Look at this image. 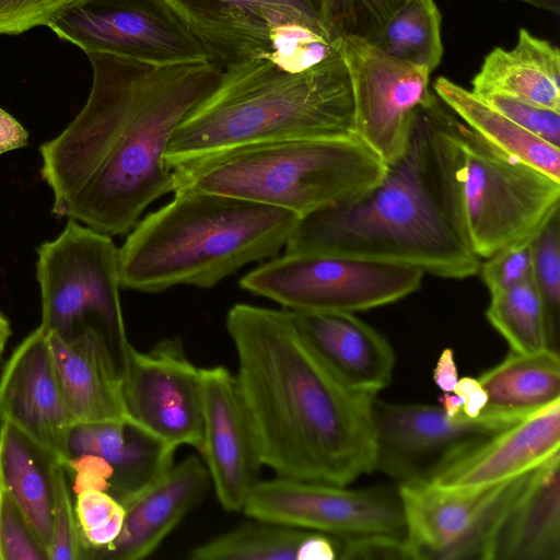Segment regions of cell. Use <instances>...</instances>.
<instances>
[{
	"label": "cell",
	"mask_w": 560,
	"mask_h": 560,
	"mask_svg": "<svg viewBox=\"0 0 560 560\" xmlns=\"http://www.w3.org/2000/svg\"><path fill=\"white\" fill-rule=\"evenodd\" d=\"M533 471L467 490L441 489L420 478L400 481L407 559L491 560L499 529Z\"/></svg>",
	"instance_id": "obj_10"
},
{
	"label": "cell",
	"mask_w": 560,
	"mask_h": 560,
	"mask_svg": "<svg viewBox=\"0 0 560 560\" xmlns=\"http://www.w3.org/2000/svg\"><path fill=\"white\" fill-rule=\"evenodd\" d=\"M479 97L532 135L555 147L560 145V112L505 95Z\"/></svg>",
	"instance_id": "obj_38"
},
{
	"label": "cell",
	"mask_w": 560,
	"mask_h": 560,
	"mask_svg": "<svg viewBox=\"0 0 560 560\" xmlns=\"http://www.w3.org/2000/svg\"><path fill=\"white\" fill-rule=\"evenodd\" d=\"M530 236L500 248L480 264L479 273L490 294L532 277Z\"/></svg>",
	"instance_id": "obj_37"
},
{
	"label": "cell",
	"mask_w": 560,
	"mask_h": 560,
	"mask_svg": "<svg viewBox=\"0 0 560 560\" xmlns=\"http://www.w3.org/2000/svg\"><path fill=\"white\" fill-rule=\"evenodd\" d=\"M458 371L452 349H444L433 369V381L444 392H453L458 382Z\"/></svg>",
	"instance_id": "obj_42"
},
{
	"label": "cell",
	"mask_w": 560,
	"mask_h": 560,
	"mask_svg": "<svg viewBox=\"0 0 560 560\" xmlns=\"http://www.w3.org/2000/svg\"><path fill=\"white\" fill-rule=\"evenodd\" d=\"M174 454L133 423L107 421L73 424L62 462L78 455L101 458L113 471L108 493L122 503L167 470Z\"/></svg>",
	"instance_id": "obj_23"
},
{
	"label": "cell",
	"mask_w": 560,
	"mask_h": 560,
	"mask_svg": "<svg viewBox=\"0 0 560 560\" xmlns=\"http://www.w3.org/2000/svg\"><path fill=\"white\" fill-rule=\"evenodd\" d=\"M559 455L533 471L499 529L491 560H560Z\"/></svg>",
	"instance_id": "obj_24"
},
{
	"label": "cell",
	"mask_w": 560,
	"mask_h": 560,
	"mask_svg": "<svg viewBox=\"0 0 560 560\" xmlns=\"http://www.w3.org/2000/svg\"><path fill=\"white\" fill-rule=\"evenodd\" d=\"M37 256L40 327L66 341L94 327L117 353L127 335L119 298V248L112 236L69 219L55 240L37 248Z\"/></svg>",
	"instance_id": "obj_8"
},
{
	"label": "cell",
	"mask_w": 560,
	"mask_h": 560,
	"mask_svg": "<svg viewBox=\"0 0 560 560\" xmlns=\"http://www.w3.org/2000/svg\"><path fill=\"white\" fill-rule=\"evenodd\" d=\"M28 131L0 107V155L27 145Z\"/></svg>",
	"instance_id": "obj_41"
},
{
	"label": "cell",
	"mask_w": 560,
	"mask_h": 560,
	"mask_svg": "<svg viewBox=\"0 0 560 560\" xmlns=\"http://www.w3.org/2000/svg\"><path fill=\"white\" fill-rule=\"evenodd\" d=\"M48 337L72 425L133 423L125 406L117 353L107 336L88 327L68 341L54 335Z\"/></svg>",
	"instance_id": "obj_21"
},
{
	"label": "cell",
	"mask_w": 560,
	"mask_h": 560,
	"mask_svg": "<svg viewBox=\"0 0 560 560\" xmlns=\"http://www.w3.org/2000/svg\"><path fill=\"white\" fill-rule=\"evenodd\" d=\"M478 380L487 395L480 415L515 423L560 400L559 353L548 349L533 354L510 350Z\"/></svg>",
	"instance_id": "obj_28"
},
{
	"label": "cell",
	"mask_w": 560,
	"mask_h": 560,
	"mask_svg": "<svg viewBox=\"0 0 560 560\" xmlns=\"http://www.w3.org/2000/svg\"><path fill=\"white\" fill-rule=\"evenodd\" d=\"M203 441L199 452L221 506L242 512L262 464L235 375L200 368Z\"/></svg>",
	"instance_id": "obj_18"
},
{
	"label": "cell",
	"mask_w": 560,
	"mask_h": 560,
	"mask_svg": "<svg viewBox=\"0 0 560 560\" xmlns=\"http://www.w3.org/2000/svg\"><path fill=\"white\" fill-rule=\"evenodd\" d=\"M341 52L352 83L354 135L390 164L406 149L415 109L434 94L430 72L355 37L342 39Z\"/></svg>",
	"instance_id": "obj_15"
},
{
	"label": "cell",
	"mask_w": 560,
	"mask_h": 560,
	"mask_svg": "<svg viewBox=\"0 0 560 560\" xmlns=\"http://www.w3.org/2000/svg\"><path fill=\"white\" fill-rule=\"evenodd\" d=\"M211 487L200 456L173 464L160 477L124 501L120 534L109 546L89 551L83 560H141L151 556L197 508Z\"/></svg>",
	"instance_id": "obj_20"
},
{
	"label": "cell",
	"mask_w": 560,
	"mask_h": 560,
	"mask_svg": "<svg viewBox=\"0 0 560 560\" xmlns=\"http://www.w3.org/2000/svg\"><path fill=\"white\" fill-rule=\"evenodd\" d=\"M447 214L478 258L529 237L560 206V182L500 150L436 95L421 105Z\"/></svg>",
	"instance_id": "obj_6"
},
{
	"label": "cell",
	"mask_w": 560,
	"mask_h": 560,
	"mask_svg": "<svg viewBox=\"0 0 560 560\" xmlns=\"http://www.w3.org/2000/svg\"><path fill=\"white\" fill-rule=\"evenodd\" d=\"M0 560H47L24 514L0 485Z\"/></svg>",
	"instance_id": "obj_36"
},
{
	"label": "cell",
	"mask_w": 560,
	"mask_h": 560,
	"mask_svg": "<svg viewBox=\"0 0 560 560\" xmlns=\"http://www.w3.org/2000/svg\"><path fill=\"white\" fill-rule=\"evenodd\" d=\"M85 54L153 66L210 61L200 40L166 0H79L46 25Z\"/></svg>",
	"instance_id": "obj_11"
},
{
	"label": "cell",
	"mask_w": 560,
	"mask_h": 560,
	"mask_svg": "<svg viewBox=\"0 0 560 560\" xmlns=\"http://www.w3.org/2000/svg\"><path fill=\"white\" fill-rule=\"evenodd\" d=\"M225 327L262 466L279 477L339 486L375 470L376 395L345 383L289 310L238 303Z\"/></svg>",
	"instance_id": "obj_2"
},
{
	"label": "cell",
	"mask_w": 560,
	"mask_h": 560,
	"mask_svg": "<svg viewBox=\"0 0 560 560\" xmlns=\"http://www.w3.org/2000/svg\"><path fill=\"white\" fill-rule=\"evenodd\" d=\"M560 450V400L447 453L425 475L431 485L467 490L497 485L540 467Z\"/></svg>",
	"instance_id": "obj_17"
},
{
	"label": "cell",
	"mask_w": 560,
	"mask_h": 560,
	"mask_svg": "<svg viewBox=\"0 0 560 560\" xmlns=\"http://www.w3.org/2000/svg\"><path fill=\"white\" fill-rule=\"evenodd\" d=\"M122 394L130 420L176 452L201 451L203 420L200 368L186 355L179 338H166L148 351L124 340L118 349Z\"/></svg>",
	"instance_id": "obj_13"
},
{
	"label": "cell",
	"mask_w": 560,
	"mask_h": 560,
	"mask_svg": "<svg viewBox=\"0 0 560 560\" xmlns=\"http://www.w3.org/2000/svg\"><path fill=\"white\" fill-rule=\"evenodd\" d=\"M413 266L335 254H285L247 272L240 287L293 312L368 311L421 287Z\"/></svg>",
	"instance_id": "obj_9"
},
{
	"label": "cell",
	"mask_w": 560,
	"mask_h": 560,
	"mask_svg": "<svg viewBox=\"0 0 560 560\" xmlns=\"http://www.w3.org/2000/svg\"><path fill=\"white\" fill-rule=\"evenodd\" d=\"M11 326L8 318L0 312V359L5 349L7 342L11 337Z\"/></svg>",
	"instance_id": "obj_45"
},
{
	"label": "cell",
	"mask_w": 560,
	"mask_h": 560,
	"mask_svg": "<svg viewBox=\"0 0 560 560\" xmlns=\"http://www.w3.org/2000/svg\"><path fill=\"white\" fill-rule=\"evenodd\" d=\"M375 470L400 481L424 478L447 453L463 443L513 423L459 412L450 417L441 406L389 402L375 398Z\"/></svg>",
	"instance_id": "obj_16"
},
{
	"label": "cell",
	"mask_w": 560,
	"mask_h": 560,
	"mask_svg": "<svg viewBox=\"0 0 560 560\" xmlns=\"http://www.w3.org/2000/svg\"><path fill=\"white\" fill-rule=\"evenodd\" d=\"M441 12L433 0H407L372 43L388 56L431 73L443 56Z\"/></svg>",
	"instance_id": "obj_30"
},
{
	"label": "cell",
	"mask_w": 560,
	"mask_h": 560,
	"mask_svg": "<svg viewBox=\"0 0 560 560\" xmlns=\"http://www.w3.org/2000/svg\"><path fill=\"white\" fill-rule=\"evenodd\" d=\"M77 493L74 513L79 526L82 555L109 546L122 528L125 508L113 495L96 489Z\"/></svg>",
	"instance_id": "obj_34"
},
{
	"label": "cell",
	"mask_w": 560,
	"mask_h": 560,
	"mask_svg": "<svg viewBox=\"0 0 560 560\" xmlns=\"http://www.w3.org/2000/svg\"><path fill=\"white\" fill-rule=\"evenodd\" d=\"M553 209L530 236L532 280L540 299L549 349L559 353L560 335V222Z\"/></svg>",
	"instance_id": "obj_32"
},
{
	"label": "cell",
	"mask_w": 560,
	"mask_h": 560,
	"mask_svg": "<svg viewBox=\"0 0 560 560\" xmlns=\"http://www.w3.org/2000/svg\"><path fill=\"white\" fill-rule=\"evenodd\" d=\"M285 254H335L409 265L464 279L481 264L452 223L438 186L421 106L402 154L357 198L299 217Z\"/></svg>",
	"instance_id": "obj_3"
},
{
	"label": "cell",
	"mask_w": 560,
	"mask_h": 560,
	"mask_svg": "<svg viewBox=\"0 0 560 560\" xmlns=\"http://www.w3.org/2000/svg\"><path fill=\"white\" fill-rule=\"evenodd\" d=\"M331 35L373 43L388 19L407 0H322Z\"/></svg>",
	"instance_id": "obj_33"
},
{
	"label": "cell",
	"mask_w": 560,
	"mask_h": 560,
	"mask_svg": "<svg viewBox=\"0 0 560 560\" xmlns=\"http://www.w3.org/2000/svg\"><path fill=\"white\" fill-rule=\"evenodd\" d=\"M290 312L302 334L350 387L376 395L390 384L396 361L393 347L353 313Z\"/></svg>",
	"instance_id": "obj_22"
},
{
	"label": "cell",
	"mask_w": 560,
	"mask_h": 560,
	"mask_svg": "<svg viewBox=\"0 0 560 560\" xmlns=\"http://www.w3.org/2000/svg\"><path fill=\"white\" fill-rule=\"evenodd\" d=\"M453 392L463 398L462 413L471 419L480 416L487 402V395L478 378H459Z\"/></svg>",
	"instance_id": "obj_40"
},
{
	"label": "cell",
	"mask_w": 560,
	"mask_h": 560,
	"mask_svg": "<svg viewBox=\"0 0 560 560\" xmlns=\"http://www.w3.org/2000/svg\"><path fill=\"white\" fill-rule=\"evenodd\" d=\"M223 69L270 58L291 37L311 30L332 42L322 0H166Z\"/></svg>",
	"instance_id": "obj_14"
},
{
	"label": "cell",
	"mask_w": 560,
	"mask_h": 560,
	"mask_svg": "<svg viewBox=\"0 0 560 560\" xmlns=\"http://www.w3.org/2000/svg\"><path fill=\"white\" fill-rule=\"evenodd\" d=\"M343 539L334 535L249 517L196 546L189 560H336Z\"/></svg>",
	"instance_id": "obj_26"
},
{
	"label": "cell",
	"mask_w": 560,
	"mask_h": 560,
	"mask_svg": "<svg viewBox=\"0 0 560 560\" xmlns=\"http://www.w3.org/2000/svg\"><path fill=\"white\" fill-rule=\"evenodd\" d=\"M0 422H7L61 462L72 427L48 334L39 326L12 352L0 375Z\"/></svg>",
	"instance_id": "obj_19"
},
{
	"label": "cell",
	"mask_w": 560,
	"mask_h": 560,
	"mask_svg": "<svg viewBox=\"0 0 560 560\" xmlns=\"http://www.w3.org/2000/svg\"><path fill=\"white\" fill-rule=\"evenodd\" d=\"M93 82L77 117L39 145L52 213L109 236L128 234L142 212L174 191L165 161L179 124L219 88L212 62L153 66L86 54Z\"/></svg>",
	"instance_id": "obj_1"
},
{
	"label": "cell",
	"mask_w": 560,
	"mask_h": 560,
	"mask_svg": "<svg viewBox=\"0 0 560 560\" xmlns=\"http://www.w3.org/2000/svg\"><path fill=\"white\" fill-rule=\"evenodd\" d=\"M528 3L537 9L546 10L558 14L560 12V0H516Z\"/></svg>",
	"instance_id": "obj_44"
},
{
	"label": "cell",
	"mask_w": 560,
	"mask_h": 560,
	"mask_svg": "<svg viewBox=\"0 0 560 560\" xmlns=\"http://www.w3.org/2000/svg\"><path fill=\"white\" fill-rule=\"evenodd\" d=\"M435 95L488 142L560 182V148L526 131L471 90L447 78L433 83Z\"/></svg>",
	"instance_id": "obj_29"
},
{
	"label": "cell",
	"mask_w": 560,
	"mask_h": 560,
	"mask_svg": "<svg viewBox=\"0 0 560 560\" xmlns=\"http://www.w3.org/2000/svg\"><path fill=\"white\" fill-rule=\"evenodd\" d=\"M60 464L54 453L13 425L0 422V485L10 492L46 553L51 540L56 472Z\"/></svg>",
	"instance_id": "obj_27"
},
{
	"label": "cell",
	"mask_w": 560,
	"mask_h": 560,
	"mask_svg": "<svg viewBox=\"0 0 560 560\" xmlns=\"http://www.w3.org/2000/svg\"><path fill=\"white\" fill-rule=\"evenodd\" d=\"M439 404L447 416L454 417L458 415L463 407V398L454 392H444L439 397Z\"/></svg>",
	"instance_id": "obj_43"
},
{
	"label": "cell",
	"mask_w": 560,
	"mask_h": 560,
	"mask_svg": "<svg viewBox=\"0 0 560 560\" xmlns=\"http://www.w3.org/2000/svg\"><path fill=\"white\" fill-rule=\"evenodd\" d=\"M298 219L242 198L177 189L128 233L119 248L120 285L144 293L212 288L250 262L276 257Z\"/></svg>",
	"instance_id": "obj_5"
},
{
	"label": "cell",
	"mask_w": 560,
	"mask_h": 560,
	"mask_svg": "<svg viewBox=\"0 0 560 560\" xmlns=\"http://www.w3.org/2000/svg\"><path fill=\"white\" fill-rule=\"evenodd\" d=\"M350 137L354 101L341 51L304 70L256 57L224 69L219 88L174 131L165 161L172 170L246 144Z\"/></svg>",
	"instance_id": "obj_4"
},
{
	"label": "cell",
	"mask_w": 560,
	"mask_h": 560,
	"mask_svg": "<svg viewBox=\"0 0 560 560\" xmlns=\"http://www.w3.org/2000/svg\"><path fill=\"white\" fill-rule=\"evenodd\" d=\"M242 512L349 540L406 535L398 491L387 487L348 489L276 476L253 487Z\"/></svg>",
	"instance_id": "obj_12"
},
{
	"label": "cell",
	"mask_w": 560,
	"mask_h": 560,
	"mask_svg": "<svg viewBox=\"0 0 560 560\" xmlns=\"http://www.w3.org/2000/svg\"><path fill=\"white\" fill-rule=\"evenodd\" d=\"M490 296L486 317L510 350L523 354L550 350L542 305L532 277Z\"/></svg>",
	"instance_id": "obj_31"
},
{
	"label": "cell",
	"mask_w": 560,
	"mask_h": 560,
	"mask_svg": "<svg viewBox=\"0 0 560 560\" xmlns=\"http://www.w3.org/2000/svg\"><path fill=\"white\" fill-rule=\"evenodd\" d=\"M79 0H0V35H19L47 25L59 12Z\"/></svg>",
	"instance_id": "obj_39"
},
{
	"label": "cell",
	"mask_w": 560,
	"mask_h": 560,
	"mask_svg": "<svg viewBox=\"0 0 560 560\" xmlns=\"http://www.w3.org/2000/svg\"><path fill=\"white\" fill-rule=\"evenodd\" d=\"M82 542L67 482V471L60 464L56 472L51 540L48 560H81Z\"/></svg>",
	"instance_id": "obj_35"
},
{
	"label": "cell",
	"mask_w": 560,
	"mask_h": 560,
	"mask_svg": "<svg viewBox=\"0 0 560 560\" xmlns=\"http://www.w3.org/2000/svg\"><path fill=\"white\" fill-rule=\"evenodd\" d=\"M478 96L505 95L560 112V51L520 28L512 49L495 47L471 81Z\"/></svg>",
	"instance_id": "obj_25"
},
{
	"label": "cell",
	"mask_w": 560,
	"mask_h": 560,
	"mask_svg": "<svg viewBox=\"0 0 560 560\" xmlns=\"http://www.w3.org/2000/svg\"><path fill=\"white\" fill-rule=\"evenodd\" d=\"M385 170L357 137L246 144L172 168L174 191L228 195L299 217L357 198L378 184Z\"/></svg>",
	"instance_id": "obj_7"
}]
</instances>
